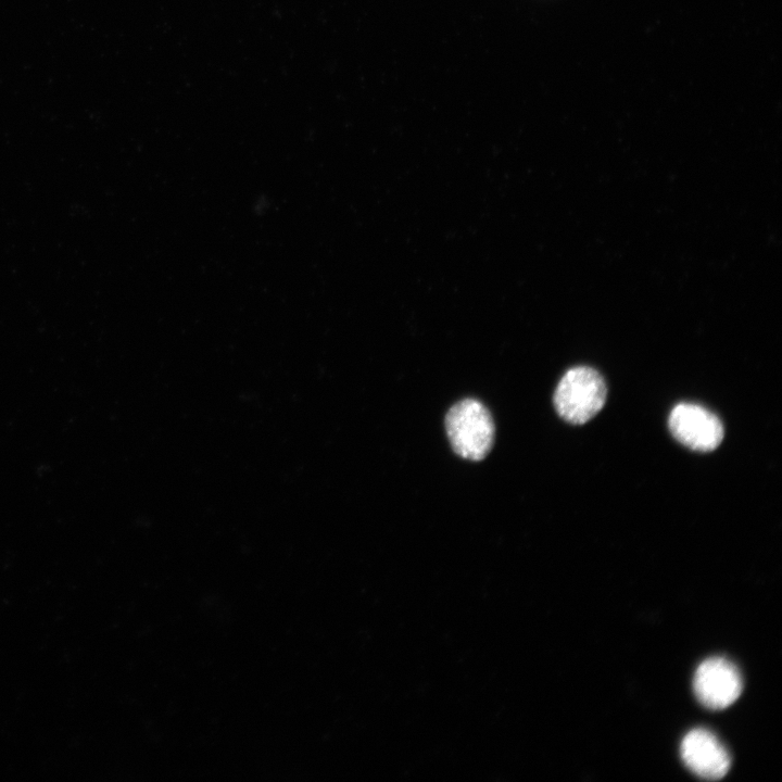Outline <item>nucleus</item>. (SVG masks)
<instances>
[{
  "label": "nucleus",
  "mask_w": 782,
  "mask_h": 782,
  "mask_svg": "<svg viewBox=\"0 0 782 782\" xmlns=\"http://www.w3.org/2000/svg\"><path fill=\"white\" fill-rule=\"evenodd\" d=\"M668 424L676 440L694 451H714L723 439L724 431L720 419L697 404L676 405L669 415Z\"/></svg>",
  "instance_id": "nucleus-3"
},
{
  "label": "nucleus",
  "mask_w": 782,
  "mask_h": 782,
  "mask_svg": "<svg viewBox=\"0 0 782 782\" xmlns=\"http://www.w3.org/2000/svg\"><path fill=\"white\" fill-rule=\"evenodd\" d=\"M606 396V383L598 371L588 366H578L567 370L560 378L554 393V405L563 419L581 425L603 408Z\"/></svg>",
  "instance_id": "nucleus-2"
},
{
  "label": "nucleus",
  "mask_w": 782,
  "mask_h": 782,
  "mask_svg": "<svg viewBox=\"0 0 782 782\" xmlns=\"http://www.w3.org/2000/svg\"><path fill=\"white\" fill-rule=\"evenodd\" d=\"M680 754L684 765L696 775L707 780H719L730 769L731 758L717 739L706 729H694L682 740Z\"/></svg>",
  "instance_id": "nucleus-5"
},
{
  "label": "nucleus",
  "mask_w": 782,
  "mask_h": 782,
  "mask_svg": "<svg viewBox=\"0 0 782 782\" xmlns=\"http://www.w3.org/2000/svg\"><path fill=\"white\" fill-rule=\"evenodd\" d=\"M445 430L453 451L466 459H483L493 445L495 429L492 416L475 399L462 400L449 409Z\"/></svg>",
  "instance_id": "nucleus-1"
},
{
  "label": "nucleus",
  "mask_w": 782,
  "mask_h": 782,
  "mask_svg": "<svg viewBox=\"0 0 782 782\" xmlns=\"http://www.w3.org/2000/svg\"><path fill=\"white\" fill-rule=\"evenodd\" d=\"M693 689L702 705L720 710L729 707L741 695L742 677L737 668L728 659L711 657L697 667Z\"/></svg>",
  "instance_id": "nucleus-4"
}]
</instances>
